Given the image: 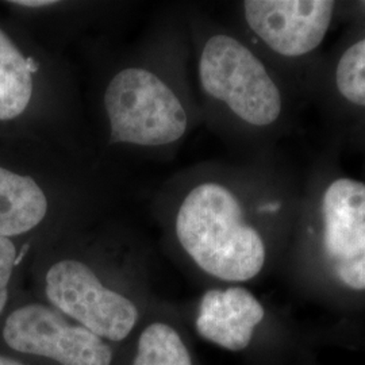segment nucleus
<instances>
[{"instance_id": "obj_1", "label": "nucleus", "mask_w": 365, "mask_h": 365, "mask_svg": "<svg viewBox=\"0 0 365 365\" xmlns=\"http://www.w3.org/2000/svg\"><path fill=\"white\" fill-rule=\"evenodd\" d=\"M244 179L200 180L175 222L187 256L203 274L227 283L256 279L274 249L289 247L302 195L303 180L288 168Z\"/></svg>"}, {"instance_id": "obj_2", "label": "nucleus", "mask_w": 365, "mask_h": 365, "mask_svg": "<svg viewBox=\"0 0 365 365\" xmlns=\"http://www.w3.org/2000/svg\"><path fill=\"white\" fill-rule=\"evenodd\" d=\"M298 269L327 292L365 295V180L319 163L302 184L291 235Z\"/></svg>"}, {"instance_id": "obj_3", "label": "nucleus", "mask_w": 365, "mask_h": 365, "mask_svg": "<svg viewBox=\"0 0 365 365\" xmlns=\"http://www.w3.org/2000/svg\"><path fill=\"white\" fill-rule=\"evenodd\" d=\"M197 76L210 103L237 126L264 138L289 129L298 90L235 34L218 31L205 39Z\"/></svg>"}, {"instance_id": "obj_4", "label": "nucleus", "mask_w": 365, "mask_h": 365, "mask_svg": "<svg viewBox=\"0 0 365 365\" xmlns=\"http://www.w3.org/2000/svg\"><path fill=\"white\" fill-rule=\"evenodd\" d=\"M244 24L262 56L298 90L312 91L319 49L334 21V0H245Z\"/></svg>"}, {"instance_id": "obj_5", "label": "nucleus", "mask_w": 365, "mask_h": 365, "mask_svg": "<svg viewBox=\"0 0 365 365\" xmlns=\"http://www.w3.org/2000/svg\"><path fill=\"white\" fill-rule=\"evenodd\" d=\"M111 141L161 146L179 141L188 128L182 101L150 71L128 68L117 73L105 92Z\"/></svg>"}, {"instance_id": "obj_6", "label": "nucleus", "mask_w": 365, "mask_h": 365, "mask_svg": "<svg viewBox=\"0 0 365 365\" xmlns=\"http://www.w3.org/2000/svg\"><path fill=\"white\" fill-rule=\"evenodd\" d=\"M45 294L53 309L105 341L128 339L138 322L137 306L102 284L83 261L66 259L53 264L45 276Z\"/></svg>"}, {"instance_id": "obj_7", "label": "nucleus", "mask_w": 365, "mask_h": 365, "mask_svg": "<svg viewBox=\"0 0 365 365\" xmlns=\"http://www.w3.org/2000/svg\"><path fill=\"white\" fill-rule=\"evenodd\" d=\"M3 339L15 352L45 357L60 365H111L114 359L105 339L41 303L14 310L4 322Z\"/></svg>"}, {"instance_id": "obj_8", "label": "nucleus", "mask_w": 365, "mask_h": 365, "mask_svg": "<svg viewBox=\"0 0 365 365\" xmlns=\"http://www.w3.org/2000/svg\"><path fill=\"white\" fill-rule=\"evenodd\" d=\"M315 92L342 120L357 131L365 128V26L352 27L329 60L321 63Z\"/></svg>"}, {"instance_id": "obj_9", "label": "nucleus", "mask_w": 365, "mask_h": 365, "mask_svg": "<svg viewBox=\"0 0 365 365\" xmlns=\"http://www.w3.org/2000/svg\"><path fill=\"white\" fill-rule=\"evenodd\" d=\"M267 315L257 297L241 286L212 288L203 294L195 327L197 334L230 352L247 349Z\"/></svg>"}, {"instance_id": "obj_10", "label": "nucleus", "mask_w": 365, "mask_h": 365, "mask_svg": "<svg viewBox=\"0 0 365 365\" xmlns=\"http://www.w3.org/2000/svg\"><path fill=\"white\" fill-rule=\"evenodd\" d=\"M48 212V197L30 176L0 167V237L25 235Z\"/></svg>"}, {"instance_id": "obj_11", "label": "nucleus", "mask_w": 365, "mask_h": 365, "mask_svg": "<svg viewBox=\"0 0 365 365\" xmlns=\"http://www.w3.org/2000/svg\"><path fill=\"white\" fill-rule=\"evenodd\" d=\"M33 90L30 61L0 29V120L22 115L30 105Z\"/></svg>"}, {"instance_id": "obj_12", "label": "nucleus", "mask_w": 365, "mask_h": 365, "mask_svg": "<svg viewBox=\"0 0 365 365\" xmlns=\"http://www.w3.org/2000/svg\"><path fill=\"white\" fill-rule=\"evenodd\" d=\"M133 365H194L179 331L170 324L153 322L138 339Z\"/></svg>"}, {"instance_id": "obj_13", "label": "nucleus", "mask_w": 365, "mask_h": 365, "mask_svg": "<svg viewBox=\"0 0 365 365\" xmlns=\"http://www.w3.org/2000/svg\"><path fill=\"white\" fill-rule=\"evenodd\" d=\"M16 264V248L7 237H0V315L9 299V284Z\"/></svg>"}, {"instance_id": "obj_14", "label": "nucleus", "mask_w": 365, "mask_h": 365, "mask_svg": "<svg viewBox=\"0 0 365 365\" xmlns=\"http://www.w3.org/2000/svg\"><path fill=\"white\" fill-rule=\"evenodd\" d=\"M339 18L349 21L352 27L365 26V0L339 1Z\"/></svg>"}, {"instance_id": "obj_15", "label": "nucleus", "mask_w": 365, "mask_h": 365, "mask_svg": "<svg viewBox=\"0 0 365 365\" xmlns=\"http://www.w3.org/2000/svg\"><path fill=\"white\" fill-rule=\"evenodd\" d=\"M15 6L21 7H30V9H39V7H49L53 4H57V1L52 0H24V1H11Z\"/></svg>"}, {"instance_id": "obj_16", "label": "nucleus", "mask_w": 365, "mask_h": 365, "mask_svg": "<svg viewBox=\"0 0 365 365\" xmlns=\"http://www.w3.org/2000/svg\"><path fill=\"white\" fill-rule=\"evenodd\" d=\"M0 365H25L18 360H15L13 357H9V356H3L0 354Z\"/></svg>"}, {"instance_id": "obj_17", "label": "nucleus", "mask_w": 365, "mask_h": 365, "mask_svg": "<svg viewBox=\"0 0 365 365\" xmlns=\"http://www.w3.org/2000/svg\"><path fill=\"white\" fill-rule=\"evenodd\" d=\"M359 134H360V138H361V141L365 143V128L363 130L359 131Z\"/></svg>"}]
</instances>
